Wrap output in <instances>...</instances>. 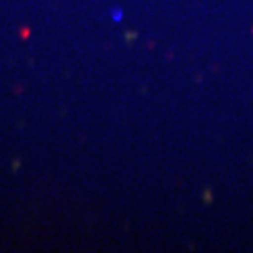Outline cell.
I'll list each match as a JSON object with an SVG mask.
<instances>
[{"mask_svg":"<svg viewBox=\"0 0 253 253\" xmlns=\"http://www.w3.org/2000/svg\"><path fill=\"white\" fill-rule=\"evenodd\" d=\"M28 35H30V30L28 28H23L22 30V38H28Z\"/></svg>","mask_w":253,"mask_h":253,"instance_id":"6da1fadb","label":"cell"}]
</instances>
